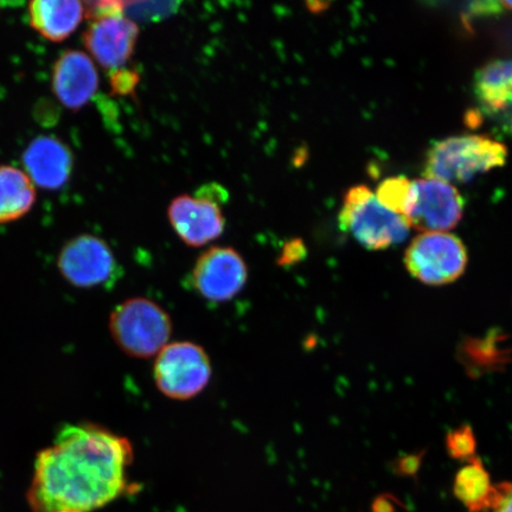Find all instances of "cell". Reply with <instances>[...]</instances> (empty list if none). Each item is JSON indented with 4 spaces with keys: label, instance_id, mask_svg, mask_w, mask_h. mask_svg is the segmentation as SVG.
Instances as JSON below:
<instances>
[{
    "label": "cell",
    "instance_id": "cell-13",
    "mask_svg": "<svg viewBox=\"0 0 512 512\" xmlns=\"http://www.w3.org/2000/svg\"><path fill=\"white\" fill-rule=\"evenodd\" d=\"M22 162L32 183L44 190H59L73 174L72 150L61 139L41 136L32 140L23 152Z\"/></svg>",
    "mask_w": 512,
    "mask_h": 512
},
{
    "label": "cell",
    "instance_id": "cell-27",
    "mask_svg": "<svg viewBox=\"0 0 512 512\" xmlns=\"http://www.w3.org/2000/svg\"><path fill=\"white\" fill-rule=\"evenodd\" d=\"M60 512H79V511L67 510V511H60Z\"/></svg>",
    "mask_w": 512,
    "mask_h": 512
},
{
    "label": "cell",
    "instance_id": "cell-3",
    "mask_svg": "<svg viewBox=\"0 0 512 512\" xmlns=\"http://www.w3.org/2000/svg\"><path fill=\"white\" fill-rule=\"evenodd\" d=\"M339 228L370 251H383L405 241L408 223L377 200L366 185H356L344 196L338 215Z\"/></svg>",
    "mask_w": 512,
    "mask_h": 512
},
{
    "label": "cell",
    "instance_id": "cell-22",
    "mask_svg": "<svg viewBox=\"0 0 512 512\" xmlns=\"http://www.w3.org/2000/svg\"><path fill=\"white\" fill-rule=\"evenodd\" d=\"M139 76L133 70L119 69L111 73V86L114 93L119 95L132 94L138 85Z\"/></svg>",
    "mask_w": 512,
    "mask_h": 512
},
{
    "label": "cell",
    "instance_id": "cell-26",
    "mask_svg": "<svg viewBox=\"0 0 512 512\" xmlns=\"http://www.w3.org/2000/svg\"><path fill=\"white\" fill-rule=\"evenodd\" d=\"M502 6L512 11V2H502Z\"/></svg>",
    "mask_w": 512,
    "mask_h": 512
},
{
    "label": "cell",
    "instance_id": "cell-18",
    "mask_svg": "<svg viewBox=\"0 0 512 512\" xmlns=\"http://www.w3.org/2000/svg\"><path fill=\"white\" fill-rule=\"evenodd\" d=\"M375 195L383 207L405 219L412 206L413 182L403 176L384 179Z\"/></svg>",
    "mask_w": 512,
    "mask_h": 512
},
{
    "label": "cell",
    "instance_id": "cell-12",
    "mask_svg": "<svg viewBox=\"0 0 512 512\" xmlns=\"http://www.w3.org/2000/svg\"><path fill=\"white\" fill-rule=\"evenodd\" d=\"M99 73L91 56L80 50H67L53 68L51 87L68 110L79 111L89 104L99 89Z\"/></svg>",
    "mask_w": 512,
    "mask_h": 512
},
{
    "label": "cell",
    "instance_id": "cell-24",
    "mask_svg": "<svg viewBox=\"0 0 512 512\" xmlns=\"http://www.w3.org/2000/svg\"><path fill=\"white\" fill-rule=\"evenodd\" d=\"M502 3L498 2H476L469 4L467 8V18L491 17L502 14Z\"/></svg>",
    "mask_w": 512,
    "mask_h": 512
},
{
    "label": "cell",
    "instance_id": "cell-11",
    "mask_svg": "<svg viewBox=\"0 0 512 512\" xmlns=\"http://www.w3.org/2000/svg\"><path fill=\"white\" fill-rule=\"evenodd\" d=\"M139 36L138 24L125 16L91 22L83 34L88 55L102 68L115 72L131 60Z\"/></svg>",
    "mask_w": 512,
    "mask_h": 512
},
{
    "label": "cell",
    "instance_id": "cell-14",
    "mask_svg": "<svg viewBox=\"0 0 512 512\" xmlns=\"http://www.w3.org/2000/svg\"><path fill=\"white\" fill-rule=\"evenodd\" d=\"M30 27L46 40L66 41L86 17L79 0H35L28 6Z\"/></svg>",
    "mask_w": 512,
    "mask_h": 512
},
{
    "label": "cell",
    "instance_id": "cell-19",
    "mask_svg": "<svg viewBox=\"0 0 512 512\" xmlns=\"http://www.w3.org/2000/svg\"><path fill=\"white\" fill-rule=\"evenodd\" d=\"M177 3L125 2L124 15L136 21L155 22L174 14Z\"/></svg>",
    "mask_w": 512,
    "mask_h": 512
},
{
    "label": "cell",
    "instance_id": "cell-8",
    "mask_svg": "<svg viewBox=\"0 0 512 512\" xmlns=\"http://www.w3.org/2000/svg\"><path fill=\"white\" fill-rule=\"evenodd\" d=\"M248 280V267L242 255L232 247L207 249L197 259L190 284L211 303H226L243 290Z\"/></svg>",
    "mask_w": 512,
    "mask_h": 512
},
{
    "label": "cell",
    "instance_id": "cell-1",
    "mask_svg": "<svg viewBox=\"0 0 512 512\" xmlns=\"http://www.w3.org/2000/svg\"><path fill=\"white\" fill-rule=\"evenodd\" d=\"M133 448L125 437L94 424L67 425L38 453L29 503L35 512H87L125 494Z\"/></svg>",
    "mask_w": 512,
    "mask_h": 512
},
{
    "label": "cell",
    "instance_id": "cell-21",
    "mask_svg": "<svg viewBox=\"0 0 512 512\" xmlns=\"http://www.w3.org/2000/svg\"><path fill=\"white\" fill-rule=\"evenodd\" d=\"M83 4H85L86 17L91 22L102 18L125 16V2H119V0H102V2Z\"/></svg>",
    "mask_w": 512,
    "mask_h": 512
},
{
    "label": "cell",
    "instance_id": "cell-2",
    "mask_svg": "<svg viewBox=\"0 0 512 512\" xmlns=\"http://www.w3.org/2000/svg\"><path fill=\"white\" fill-rule=\"evenodd\" d=\"M505 145L485 136L451 137L428 150L425 175L445 183H466L484 172L503 166Z\"/></svg>",
    "mask_w": 512,
    "mask_h": 512
},
{
    "label": "cell",
    "instance_id": "cell-9",
    "mask_svg": "<svg viewBox=\"0 0 512 512\" xmlns=\"http://www.w3.org/2000/svg\"><path fill=\"white\" fill-rule=\"evenodd\" d=\"M464 214V198L451 184L424 178L413 182L412 206L405 220L425 233H444Z\"/></svg>",
    "mask_w": 512,
    "mask_h": 512
},
{
    "label": "cell",
    "instance_id": "cell-15",
    "mask_svg": "<svg viewBox=\"0 0 512 512\" xmlns=\"http://www.w3.org/2000/svg\"><path fill=\"white\" fill-rule=\"evenodd\" d=\"M475 94L484 113L495 118L512 110V60L486 63L475 75Z\"/></svg>",
    "mask_w": 512,
    "mask_h": 512
},
{
    "label": "cell",
    "instance_id": "cell-6",
    "mask_svg": "<svg viewBox=\"0 0 512 512\" xmlns=\"http://www.w3.org/2000/svg\"><path fill=\"white\" fill-rule=\"evenodd\" d=\"M405 264L409 274L422 284H451L465 272L467 251L456 235L425 233L409 245Z\"/></svg>",
    "mask_w": 512,
    "mask_h": 512
},
{
    "label": "cell",
    "instance_id": "cell-16",
    "mask_svg": "<svg viewBox=\"0 0 512 512\" xmlns=\"http://www.w3.org/2000/svg\"><path fill=\"white\" fill-rule=\"evenodd\" d=\"M36 187L24 171L0 165V224L22 219L34 207Z\"/></svg>",
    "mask_w": 512,
    "mask_h": 512
},
{
    "label": "cell",
    "instance_id": "cell-5",
    "mask_svg": "<svg viewBox=\"0 0 512 512\" xmlns=\"http://www.w3.org/2000/svg\"><path fill=\"white\" fill-rule=\"evenodd\" d=\"M211 373L210 358L200 345L176 342L159 352L153 367L158 389L166 398L190 400L208 386Z\"/></svg>",
    "mask_w": 512,
    "mask_h": 512
},
{
    "label": "cell",
    "instance_id": "cell-23",
    "mask_svg": "<svg viewBox=\"0 0 512 512\" xmlns=\"http://www.w3.org/2000/svg\"><path fill=\"white\" fill-rule=\"evenodd\" d=\"M489 510L491 512H512V483L495 485Z\"/></svg>",
    "mask_w": 512,
    "mask_h": 512
},
{
    "label": "cell",
    "instance_id": "cell-4",
    "mask_svg": "<svg viewBox=\"0 0 512 512\" xmlns=\"http://www.w3.org/2000/svg\"><path fill=\"white\" fill-rule=\"evenodd\" d=\"M115 344L128 356H157L172 335V322L163 307L146 298H131L115 307L110 318Z\"/></svg>",
    "mask_w": 512,
    "mask_h": 512
},
{
    "label": "cell",
    "instance_id": "cell-25",
    "mask_svg": "<svg viewBox=\"0 0 512 512\" xmlns=\"http://www.w3.org/2000/svg\"><path fill=\"white\" fill-rule=\"evenodd\" d=\"M373 512H396L395 504L388 497H381L374 503Z\"/></svg>",
    "mask_w": 512,
    "mask_h": 512
},
{
    "label": "cell",
    "instance_id": "cell-20",
    "mask_svg": "<svg viewBox=\"0 0 512 512\" xmlns=\"http://www.w3.org/2000/svg\"><path fill=\"white\" fill-rule=\"evenodd\" d=\"M447 450L456 459L475 458L476 440L470 427H462L448 434Z\"/></svg>",
    "mask_w": 512,
    "mask_h": 512
},
{
    "label": "cell",
    "instance_id": "cell-7",
    "mask_svg": "<svg viewBox=\"0 0 512 512\" xmlns=\"http://www.w3.org/2000/svg\"><path fill=\"white\" fill-rule=\"evenodd\" d=\"M57 268L70 285L79 288H110L123 274L108 243L89 234L76 236L63 246Z\"/></svg>",
    "mask_w": 512,
    "mask_h": 512
},
{
    "label": "cell",
    "instance_id": "cell-17",
    "mask_svg": "<svg viewBox=\"0 0 512 512\" xmlns=\"http://www.w3.org/2000/svg\"><path fill=\"white\" fill-rule=\"evenodd\" d=\"M495 485L478 458L469 460L454 480V495L470 512L489 510Z\"/></svg>",
    "mask_w": 512,
    "mask_h": 512
},
{
    "label": "cell",
    "instance_id": "cell-10",
    "mask_svg": "<svg viewBox=\"0 0 512 512\" xmlns=\"http://www.w3.org/2000/svg\"><path fill=\"white\" fill-rule=\"evenodd\" d=\"M169 221L181 240L190 247H203L219 239L226 220L213 197L181 195L172 200Z\"/></svg>",
    "mask_w": 512,
    "mask_h": 512
}]
</instances>
